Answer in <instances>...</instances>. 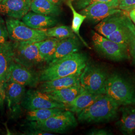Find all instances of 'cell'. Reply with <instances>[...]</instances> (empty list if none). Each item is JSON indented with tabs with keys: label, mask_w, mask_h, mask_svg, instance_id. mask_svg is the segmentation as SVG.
Segmentation results:
<instances>
[{
	"label": "cell",
	"mask_w": 135,
	"mask_h": 135,
	"mask_svg": "<svg viewBox=\"0 0 135 135\" xmlns=\"http://www.w3.org/2000/svg\"><path fill=\"white\" fill-rule=\"evenodd\" d=\"M88 64L85 54L75 52L69 54L48 65L39 74L40 82L55 80L74 75H81Z\"/></svg>",
	"instance_id": "cell-1"
},
{
	"label": "cell",
	"mask_w": 135,
	"mask_h": 135,
	"mask_svg": "<svg viewBox=\"0 0 135 135\" xmlns=\"http://www.w3.org/2000/svg\"><path fill=\"white\" fill-rule=\"evenodd\" d=\"M120 105L106 94L77 114L78 120L82 123H100L115 119Z\"/></svg>",
	"instance_id": "cell-2"
},
{
	"label": "cell",
	"mask_w": 135,
	"mask_h": 135,
	"mask_svg": "<svg viewBox=\"0 0 135 135\" xmlns=\"http://www.w3.org/2000/svg\"><path fill=\"white\" fill-rule=\"evenodd\" d=\"M105 94L119 105H135V86L118 74L114 73L107 81Z\"/></svg>",
	"instance_id": "cell-3"
},
{
	"label": "cell",
	"mask_w": 135,
	"mask_h": 135,
	"mask_svg": "<svg viewBox=\"0 0 135 135\" xmlns=\"http://www.w3.org/2000/svg\"><path fill=\"white\" fill-rule=\"evenodd\" d=\"M12 48L13 61L26 67L33 69L45 62L36 42L12 41Z\"/></svg>",
	"instance_id": "cell-4"
},
{
	"label": "cell",
	"mask_w": 135,
	"mask_h": 135,
	"mask_svg": "<svg viewBox=\"0 0 135 135\" xmlns=\"http://www.w3.org/2000/svg\"><path fill=\"white\" fill-rule=\"evenodd\" d=\"M92 41L97 52L104 57L116 62L130 59L128 46L116 43L92 31Z\"/></svg>",
	"instance_id": "cell-5"
},
{
	"label": "cell",
	"mask_w": 135,
	"mask_h": 135,
	"mask_svg": "<svg viewBox=\"0 0 135 135\" xmlns=\"http://www.w3.org/2000/svg\"><path fill=\"white\" fill-rule=\"evenodd\" d=\"M78 122L74 113L67 110L41 122H31V128L49 133H64L76 127Z\"/></svg>",
	"instance_id": "cell-6"
},
{
	"label": "cell",
	"mask_w": 135,
	"mask_h": 135,
	"mask_svg": "<svg viewBox=\"0 0 135 135\" xmlns=\"http://www.w3.org/2000/svg\"><path fill=\"white\" fill-rule=\"evenodd\" d=\"M109 77L102 68L87 64L80 76V85L88 92L99 95L106 93V85Z\"/></svg>",
	"instance_id": "cell-7"
},
{
	"label": "cell",
	"mask_w": 135,
	"mask_h": 135,
	"mask_svg": "<svg viewBox=\"0 0 135 135\" xmlns=\"http://www.w3.org/2000/svg\"><path fill=\"white\" fill-rule=\"evenodd\" d=\"M9 39L14 42H38L49 38L44 29L31 28L19 19L9 18L6 21Z\"/></svg>",
	"instance_id": "cell-8"
},
{
	"label": "cell",
	"mask_w": 135,
	"mask_h": 135,
	"mask_svg": "<svg viewBox=\"0 0 135 135\" xmlns=\"http://www.w3.org/2000/svg\"><path fill=\"white\" fill-rule=\"evenodd\" d=\"M21 105L27 111L52 108L66 109L64 104L54 100L47 94L38 90H29L26 92Z\"/></svg>",
	"instance_id": "cell-9"
},
{
	"label": "cell",
	"mask_w": 135,
	"mask_h": 135,
	"mask_svg": "<svg viewBox=\"0 0 135 135\" xmlns=\"http://www.w3.org/2000/svg\"><path fill=\"white\" fill-rule=\"evenodd\" d=\"M8 81L25 87L34 88L37 87L40 83L39 74L13 60L10 64L6 82Z\"/></svg>",
	"instance_id": "cell-10"
},
{
	"label": "cell",
	"mask_w": 135,
	"mask_h": 135,
	"mask_svg": "<svg viewBox=\"0 0 135 135\" xmlns=\"http://www.w3.org/2000/svg\"><path fill=\"white\" fill-rule=\"evenodd\" d=\"M122 12L123 10L103 2L93 3L80 11L86 19L95 23L100 22L109 16Z\"/></svg>",
	"instance_id": "cell-11"
},
{
	"label": "cell",
	"mask_w": 135,
	"mask_h": 135,
	"mask_svg": "<svg viewBox=\"0 0 135 135\" xmlns=\"http://www.w3.org/2000/svg\"><path fill=\"white\" fill-rule=\"evenodd\" d=\"M129 16L124 12L112 15L102 20L95 27V30L105 37L121 28L130 21Z\"/></svg>",
	"instance_id": "cell-12"
},
{
	"label": "cell",
	"mask_w": 135,
	"mask_h": 135,
	"mask_svg": "<svg viewBox=\"0 0 135 135\" xmlns=\"http://www.w3.org/2000/svg\"><path fill=\"white\" fill-rule=\"evenodd\" d=\"M32 0H4L0 3V14L21 19L29 12Z\"/></svg>",
	"instance_id": "cell-13"
},
{
	"label": "cell",
	"mask_w": 135,
	"mask_h": 135,
	"mask_svg": "<svg viewBox=\"0 0 135 135\" xmlns=\"http://www.w3.org/2000/svg\"><path fill=\"white\" fill-rule=\"evenodd\" d=\"M26 93L25 87L10 81L5 83V100L12 113L19 110Z\"/></svg>",
	"instance_id": "cell-14"
},
{
	"label": "cell",
	"mask_w": 135,
	"mask_h": 135,
	"mask_svg": "<svg viewBox=\"0 0 135 135\" xmlns=\"http://www.w3.org/2000/svg\"><path fill=\"white\" fill-rule=\"evenodd\" d=\"M81 75H74L55 80L41 82L38 90L40 92L49 93L80 84Z\"/></svg>",
	"instance_id": "cell-15"
},
{
	"label": "cell",
	"mask_w": 135,
	"mask_h": 135,
	"mask_svg": "<svg viewBox=\"0 0 135 135\" xmlns=\"http://www.w3.org/2000/svg\"><path fill=\"white\" fill-rule=\"evenodd\" d=\"M22 21L29 27L35 29H47L58 23L55 17L28 12L22 18Z\"/></svg>",
	"instance_id": "cell-16"
},
{
	"label": "cell",
	"mask_w": 135,
	"mask_h": 135,
	"mask_svg": "<svg viewBox=\"0 0 135 135\" xmlns=\"http://www.w3.org/2000/svg\"><path fill=\"white\" fill-rule=\"evenodd\" d=\"M81 45V42L77 36L60 40L55 53L48 64L53 63L69 54L77 52Z\"/></svg>",
	"instance_id": "cell-17"
},
{
	"label": "cell",
	"mask_w": 135,
	"mask_h": 135,
	"mask_svg": "<svg viewBox=\"0 0 135 135\" xmlns=\"http://www.w3.org/2000/svg\"><path fill=\"white\" fill-rule=\"evenodd\" d=\"M102 95L91 93L84 90L73 101L65 104L66 110L77 114L92 105Z\"/></svg>",
	"instance_id": "cell-18"
},
{
	"label": "cell",
	"mask_w": 135,
	"mask_h": 135,
	"mask_svg": "<svg viewBox=\"0 0 135 135\" xmlns=\"http://www.w3.org/2000/svg\"><path fill=\"white\" fill-rule=\"evenodd\" d=\"M121 111V118L117 126L123 134H133L135 132V107L128 105L122 108Z\"/></svg>",
	"instance_id": "cell-19"
},
{
	"label": "cell",
	"mask_w": 135,
	"mask_h": 135,
	"mask_svg": "<svg viewBox=\"0 0 135 135\" xmlns=\"http://www.w3.org/2000/svg\"><path fill=\"white\" fill-rule=\"evenodd\" d=\"M13 60L12 42L0 45V83L2 84L6 82L10 64Z\"/></svg>",
	"instance_id": "cell-20"
},
{
	"label": "cell",
	"mask_w": 135,
	"mask_h": 135,
	"mask_svg": "<svg viewBox=\"0 0 135 135\" xmlns=\"http://www.w3.org/2000/svg\"><path fill=\"white\" fill-rule=\"evenodd\" d=\"M83 90L80 84L46 94L54 100L65 105L73 101Z\"/></svg>",
	"instance_id": "cell-21"
},
{
	"label": "cell",
	"mask_w": 135,
	"mask_h": 135,
	"mask_svg": "<svg viewBox=\"0 0 135 135\" xmlns=\"http://www.w3.org/2000/svg\"><path fill=\"white\" fill-rule=\"evenodd\" d=\"M106 38L117 43L128 46L135 38V25L131 20L127 24Z\"/></svg>",
	"instance_id": "cell-22"
},
{
	"label": "cell",
	"mask_w": 135,
	"mask_h": 135,
	"mask_svg": "<svg viewBox=\"0 0 135 135\" xmlns=\"http://www.w3.org/2000/svg\"><path fill=\"white\" fill-rule=\"evenodd\" d=\"M30 9L37 14L54 17L59 16L61 13L60 6L49 0H33Z\"/></svg>",
	"instance_id": "cell-23"
},
{
	"label": "cell",
	"mask_w": 135,
	"mask_h": 135,
	"mask_svg": "<svg viewBox=\"0 0 135 135\" xmlns=\"http://www.w3.org/2000/svg\"><path fill=\"white\" fill-rule=\"evenodd\" d=\"M60 41L57 38H49L37 42L40 54L45 62L48 63L53 56Z\"/></svg>",
	"instance_id": "cell-24"
},
{
	"label": "cell",
	"mask_w": 135,
	"mask_h": 135,
	"mask_svg": "<svg viewBox=\"0 0 135 135\" xmlns=\"http://www.w3.org/2000/svg\"><path fill=\"white\" fill-rule=\"evenodd\" d=\"M65 110L66 109L62 108H52L28 111L26 118L30 122H41L47 120L52 116L60 113Z\"/></svg>",
	"instance_id": "cell-25"
},
{
	"label": "cell",
	"mask_w": 135,
	"mask_h": 135,
	"mask_svg": "<svg viewBox=\"0 0 135 135\" xmlns=\"http://www.w3.org/2000/svg\"><path fill=\"white\" fill-rule=\"evenodd\" d=\"M66 4L72 12V26L71 28L73 32L78 37H79V38L81 40V41L86 47L90 49L91 48L89 47L88 44L82 38V36L80 34V30L81 27L82 26L83 23L85 21V20L86 19V17L76 11V10L74 8L73 5L72 0H67L66 2Z\"/></svg>",
	"instance_id": "cell-26"
},
{
	"label": "cell",
	"mask_w": 135,
	"mask_h": 135,
	"mask_svg": "<svg viewBox=\"0 0 135 135\" xmlns=\"http://www.w3.org/2000/svg\"><path fill=\"white\" fill-rule=\"evenodd\" d=\"M46 36L48 38H55L63 40L70 37H76L71 28L67 26H59L44 29Z\"/></svg>",
	"instance_id": "cell-27"
},
{
	"label": "cell",
	"mask_w": 135,
	"mask_h": 135,
	"mask_svg": "<svg viewBox=\"0 0 135 135\" xmlns=\"http://www.w3.org/2000/svg\"><path fill=\"white\" fill-rule=\"evenodd\" d=\"M97 2L106 3L115 8H119V0H77L75 3V7L78 10H82L89 5Z\"/></svg>",
	"instance_id": "cell-28"
},
{
	"label": "cell",
	"mask_w": 135,
	"mask_h": 135,
	"mask_svg": "<svg viewBox=\"0 0 135 135\" xmlns=\"http://www.w3.org/2000/svg\"><path fill=\"white\" fill-rule=\"evenodd\" d=\"M9 39L6 22L0 16V45H4L9 42Z\"/></svg>",
	"instance_id": "cell-29"
},
{
	"label": "cell",
	"mask_w": 135,
	"mask_h": 135,
	"mask_svg": "<svg viewBox=\"0 0 135 135\" xmlns=\"http://www.w3.org/2000/svg\"><path fill=\"white\" fill-rule=\"evenodd\" d=\"M135 5V0H119V9L125 11L126 9Z\"/></svg>",
	"instance_id": "cell-30"
},
{
	"label": "cell",
	"mask_w": 135,
	"mask_h": 135,
	"mask_svg": "<svg viewBox=\"0 0 135 135\" xmlns=\"http://www.w3.org/2000/svg\"><path fill=\"white\" fill-rule=\"evenodd\" d=\"M26 135H53L54 134L43 131L40 130L35 128H31L30 130L25 132Z\"/></svg>",
	"instance_id": "cell-31"
},
{
	"label": "cell",
	"mask_w": 135,
	"mask_h": 135,
	"mask_svg": "<svg viewBox=\"0 0 135 135\" xmlns=\"http://www.w3.org/2000/svg\"><path fill=\"white\" fill-rule=\"evenodd\" d=\"M128 46L130 57L132 58L133 63L135 65V38L131 41Z\"/></svg>",
	"instance_id": "cell-32"
},
{
	"label": "cell",
	"mask_w": 135,
	"mask_h": 135,
	"mask_svg": "<svg viewBox=\"0 0 135 135\" xmlns=\"http://www.w3.org/2000/svg\"><path fill=\"white\" fill-rule=\"evenodd\" d=\"M111 134V133L108 131L103 129L92 130L88 133V135H109Z\"/></svg>",
	"instance_id": "cell-33"
},
{
	"label": "cell",
	"mask_w": 135,
	"mask_h": 135,
	"mask_svg": "<svg viewBox=\"0 0 135 135\" xmlns=\"http://www.w3.org/2000/svg\"><path fill=\"white\" fill-rule=\"evenodd\" d=\"M128 16L132 22L135 25V9H133L130 11Z\"/></svg>",
	"instance_id": "cell-34"
},
{
	"label": "cell",
	"mask_w": 135,
	"mask_h": 135,
	"mask_svg": "<svg viewBox=\"0 0 135 135\" xmlns=\"http://www.w3.org/2000/svg\"><path fill=\"white\" fill-rule=\"evenodd\" d=\"M50 2L53 3L54 4L60 6L63 3L65 0H49Z\"/></svg>",
	"instance_id": "cell-35"
},
{
	"label": "cell",
	"mask_w": 135,
	"mask_h": 135,
	"mask_svg": "<svg viewBox=\"0 0 135 135\" xmlns=\"http://www.w3.org/2000/svg\"><path fill=\"white\" fill-rule=\"evenodd\" d=\"M135 9V5L133 6H132V7H131L129 8H128V9H126L125 11H126V12H129L130 11L132 10V9Z\"/></svg>",
	"instance_id": "cell-36"
},
{
	"label": "cell",
	"mask_w": 135,
	"mask_h": 135,
	"mask_svg": "<svg viewBox=\"0 0 135 135\" xmlns=\"http://www.w3.org/2000/svg\"><path fill=\"white\" fill-rule=\"evenodd\" d=\"M5 84H2L0 83V91H1V89H2L3 88H4V87H5Z\"/></svg>",
	"instance_id": "cell-37"
},
{
	"label": "cell",
	"mask_w": 135,
	"mask_h": 135,
	"mask_svg": "<svg viewBox=\"0 0 135 135\" xmlns=\"http://www.w3.org/2000/svg\"><path fill=\"white\" fill-rule=\"evenodd\" d=\"M4 1V0H0V3H1V2H2V1Z\"/></svg>",
	"instance_id": "cell-38"
}]
</instances>
